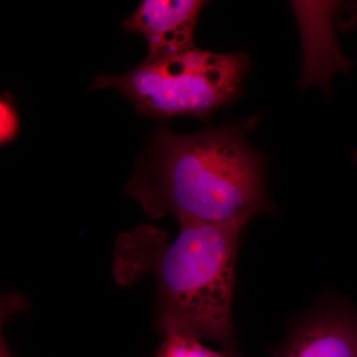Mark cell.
Masks as SVG:
<instances>
[{"mask_svg": "<svg viewBox=\"0 0 357 357\" xmlns=\"http://www.w3.org/2000/svg\"><path fill=\"white\" fill-rule=\"evenodd\" d=\"M17 114L7 100H1V141L6 143L13 139L18 130Z\"/></svg>", "mask_w": 357, "mask_h": 357, "instance_id": "52a82bcc", "label": "cell"}, {"mask_svg": "<svg viewBox=\"0 0 357 357\" xmlns=\"http://www.w3.org/2000/svg\"><path fill=\"white\" fill-rule=\"evenodd\" d=\"M259 116L192 134L161 128L126 187L148 217L178 223H246L274 211L266 191V154L249 134Z\"/></svg>", "mask_w": 357, "mask_h": 357, "instance_id": "6da1fadb", "label": "cell"}, {"mask_svg": "<svg viewBox=\"0 0 357 357\" xmlns=\"http://www.w3.org/2000/svg\"><path fill=\"white\" fill-rule=\"evenodd\" d=\"M250 68L244 52L217 53L194 47L165 57L147 56L121 76L98 75L91 89H116L145 116L206 119L241 96Z\"/></svg>", "mask_w": 357, "mask_h": 357, "instance_id": "3957f363", "label": "cell"}, {"mask_svg": "<svg viewBox=\"0 0 357 357\" xmlns=\"http://www.w3.org/2000/svg\"><path fill=\"white\" fill-rule=\"evenodd\" d=\"M156 357H234L227 352L211 351L201 344V340L166 333L165 340Z\"/></svg>", "mask_w": 357, "mask_h": 357, "instance_id": "8992f818", "label": "cell"}, {"mask_svg": "<svg viewBox=\"0 0 357 357\" xmlns=\"http://www.w3.org/2000/svg\"><path fill=\"white\" fill-rule=\"evenodd\" d=\"M354 159H356V163H357V151L356 155H354Z\"/></svg>", "mask_w": 357, "mask_h": 357, "instance_id": "ba28073f", "label": "cell"}, {"mask_svg": "<svg viewBox=\"0 0 357 357\" xmlns=\"http://www.w3.org/2000/svg\"><path fill=\"white\" fill-rule=\"evenodd\" d=\"M208 3L202 0H144L128 18L124 30L146 39L150 57H165L195 46L199 13Z\"/></svg>", "mask_w": 357, "mask_h": 357, "instance_id": "5b68a950", "label": "cell"}, {"mask_svg": "<svg viewBox=\"0 0 357 357\" xmlns=\"http://www.w3.org/2000/svg\"><path fill=\"white\" fill-rule=\"evenodd\" d=\"M277 357H357V307L328 301L292 326Z\"/></svg>", "mask_w": 357, "mask_h": 357, "instance_id": "277c9868", "label": "cell"}, {"mask_svg": "<svg viewBox=\"0 0 357 357\" xmlns=\"http://www.w3.org/2000/svg\"><path fill=\"white\" fill-rule=\"evenodd\" d=\"M245 225L180 223L172 243L161 229L140 225L119 237L115 276L126 285L153 274L162 332L213 340L227 354L239 357L232 303L239 241Z\"/></svg>", "mask_w": 357, "mask_h": 357, "instance_id": "7a4b0ae2", "label": "cell"}]
</instances>
